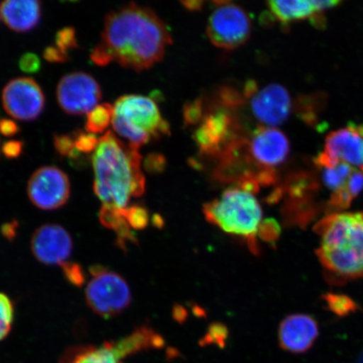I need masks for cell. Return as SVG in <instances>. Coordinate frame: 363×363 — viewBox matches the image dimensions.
Here are the masks:
<instances>
[{"mask_svg":"<svg viewBox=\"0 0 363 363\" xmlns=\"http://www.w3.org/2000/svg\"><path fill=\"white\" fill-rule=\"evenodd\" d=\"M290 151L287 136L276 127L257 126L245 142L244 156L258 184L275 181L277 167L287 160Z\"/></svg>","mask_w":363,"mask_h":363,"instance_id":"obj_6","label":"cell"},{"mask_svg":"<svg viewBox=\"0 0 363 363\" xmlns=\"http://www.w3.org/2000/svg\"><path fill=\"white\" fill-rule=\"evenodd\" d=\"M13 307L11 299L0 293V340L6 338L11 330Z\"/></svg>","mask_w":363,"mask_h":363,"instance_id":"obj_20","label":"cell"},{"mask_svg":"<svg viewBox=\"0 0 363 363\" xmlns=\"http://www.w3.org/2000/svg\"><path fill=\"white\" fill-rule=\"evenodd\" d=\"M90 272L92 279L86 288L85 298L95 314L110 319L129 307L130 290L121 276L102 266L91 267Z\"/></svg>","mask_w":363,"mask_h":363,"instance_id":"obj_8","label":"cell"},{"mask_svg":"<svg viewBox=\"0 0 363 363\" xmlns=\"http://www.w3.org/2000/svg\"><path fill=\"white\" fill-rule=\"evenodd\" d=\"M42 16V3L36 0H7L0 6V17L16 33L35 28Z\"/></svg>","mask_w":363,"mask_h":363,"instance_id":"obj_18","label":"cell"},{"mask_svg":"<svg viewBox=\"0 0 363 363\" xmlns=\"http://www.w3.org/2000/svg\"><path fill=\"white\" fill-rule=\"evenodd\" d=\"M23 143L20 140H9L2 147L4 155L8 158H16L22 152Z\"/></svg>","mask_w":363,"mask_h":363,"instance_id":"obj_30","label":"cell"},{"mask_svg":"<svg viewBox=\"0 0 363 363\" xmlns=\"http://www.w3.org/2000/svg\"><path fill=\"white\" fill-rule=\"evenodd\" d=\"M91 162L94 190L102 208L125 211L131 198L143 194L145 177L139 149L122 142L112 131L99 138Z\"/></svg>","mask_w":363,"mask_h":363,"instance_id":"obj_2","label":"cell"},{"mask_svg":"<svg viewBox=\"0 0 363 363\" xmlns=\"http://www.w3.org/2000/svg\"><path fill=\"white\" fill-rule=\"evenodd\" d=\"M62 267L69 282L78 286L84 283V274L79 265L75 264V263L66 262Z\"/></svg>","mask_w":363,"mask_h":363,"instance_id":"obj_27","label":"cell"},{"mask_svg":"<svg viewBox=\"0 0 363 363\" xmlns=\"http://www.w3.org/2000/svg\"><path fill=\"white\" fill-rule=\"evenodd\" d=\"M55 43V47L68 55V52L70 50L78 48L74 28L65 27V28L59 30L56 35Z\"/></svg>","mask_w":363,"mask_h":363,"instance_id":"obj_24","label":"cell"},{"mask_svg":"<svg viewBox=\"0 0 363 363\" xmlns=\"http://www.w3.org/2000/svg\"><path fill=\"white\" fill-rule=\"evenodd\" d=\"M43 57L50 62H65L68 60V55L63 53L56 47H48L44 50Z\"/></svg>","mask_w":363,"mask_h":363,"instance_id":"obj_31","label":"cell"},{"mask_svg":"<svg viewBox=\"0 0 363 363\" xmlns=\"http://www.w3.org/2000/svg\"><path fill=\"white\" fill-rule=\"evenodd\" d=\"M339 1H306V0H289V1H270L267 8L276 21L282 24L311 19L315 24L322 23L320 15L331 7L337 6Z\"/></svg>","mask_w":363,"mask_h":363,"instance_id":"obj_17","label":"cell"},{"mask_svg":"<svg viewBox=\"0 0 363 363\" xmlns=\"http://www.w3.org/2000/svg\"><path fill=\"white\" fill-rule=\"evenodd\" d=\"M325 301L328 303L330 310L340 316L350 314L357 308L356 303L350 298L344 295L328 294L325 296Z\"/></svg>","mask_w":363,"mask_h":363,"instance_id":"obj_21","label":"cell"},{"mask_svg":"<svg viewBox=\"0 0 363 363\" xmlns=\"http://www.w3.org/2000/svg\"><path fill=\"white\" fill-rule=\"evenodd\" d=\"M320 238L317 255L331 275L342 279L363 277V212L335 213L316 225Z\"/></svg>","mask_w":363,"mask_h":363,"instance_id":"obj_3","label":"cell"},{"mask_svg":"<svg viewBox=\"0 0 363 363\" xmlns=\"http://www.w3.org/2000/svg\"><path fill=\"white\" fill-rule=\"evenodd\" d=\"M322 175H323L324 184L326 187L333 191V194L337 193L346 187L347 180L350 178V177L346 178L340 174L337 167L323 169Z\"/></svg>","mask_w":363,"mask_h":363,"instance_id":"obj_23","label":"cell"},{"mask_svg":"<svg viewBox=\"0 0 363 363\" xmlns=\"http://www.w3.org/2000/svg\"><path fill=\"white\" fill-rule=\"evenodd\" d=\"M112 125L117 134L138 149L170 133L169 122L162 117L156 102L143 95L118 99L113 104Z\"/></svg>","mask_w":363,"mask_h":363,"instance_id":"obj_5","label":"cell"},{"mask_svg":"<svg viewBox=\"0 0 363 363\" xmlns=\"http://www.w3.org/2000/svg\"><path fill=\"white\" fill-rule=\"evenodd\" d=\"M31 251L39 262L62 266L72 250V240L62 226L47 224L36 230L31 238Z\"/></svg>","mask_w":363,"mask_h":363,"instance_id":"obj_15","label":"cell"},{"mask_svg":"<svg viewBox=\"0 0 363 363\" xmlns=\"http://www.w3.org/2000/svg\"><path fill=\"white\" fill-rule=\"evenodd\" d=\"M211 223L229 234L246 238L252 249L261 226L262 211L254 193L242 187L227 189L219 199L203 206Z\"/></svg>","mask_w":363,"mask_h":363,"instance_id":"obj_4","label":"cell"},{"mask_svg":"<svg viewBox=\"0 0 363 363\" xmlns=\"http://www.w3.org/2000/svg\"><path fill=\"white\" fill-rule=\"evenodd\" d=\"M186 7L189 9V10L196 11L198 8L202 6V2L199 1H190V2H184L183 3Z\"/></svg>","mask_w":363,"mask_h":363,"instance_id":"obj_33","label":"cell"},{"mask_svg":"<svg viewBox=\"0 0 363 363\" xmlns=\"http://www.w3.org/2000/svg\"><path fill=\"white\" fill-rule=\"evenodd\" d=\"M113 106L110 104H99L87 113L85 129L87 133L97 135L101 134L108 125L112 124Z\"/></svg>","mask_w":363,"mask_h":363,"instance_id":"obj_19","label":"cell"},{"mask_svg":"<svg viewBox=\"0 0 363 363\" xmlns=\"http://www.w3.org/2000/svg\"><path fill=\"white\" fill-rule=\"evenodd\" d=\"M259 233L263 239L274 240L279 235L280 228L274 220H266L261 225Z\"/></svg>","mask_w":363,"mask_h":363,"instance_id":"obj_29","label":"cell"},{"mask_svg":"<svg viewBox=\"0 0 363 363\" xmlns=\"http://www.w3.org/2000/svg\"><path fill=\"white\" fill-rule=\"evenodd\" d=\"M75 140V147L81 153H89L96 150L99 144V140L96 135L91 133H84L83 131L74 135Z\"/></svg>","mask_w":363,"mask_h":363,"instance_id":"obj_26","label":"cell"},{"mask_svg":"<svg viewBox=\"0 0 363 363\" xmlns=\"http://www.w3.org/2000/svg\"><path fill=\"white\" fill-rule=\"evenodd\" d=\"M242 98L257 126L276 127L284 123L292 111L289 91L278 84L258 87L255 82L245 85Z\"/></svg>","mask_w":363,"mask_h":363,"instance_id":"obj_9","label":"cell"},{"mask_svg":"<svg viewBox=\"0 0 363 363\" xmlns=\"http://www.w3.org/2000/svg\"><path fill=\"white\" fill-rule=\"evenodd\" d=\"M319 328L314 318L305 314L286 317L280 324L279 340L281 347L293 353H303L314 345Z\"/></svg>","mask_w":363,"mask_h":363,"instance_id":"obj_16","label":"cell"},{"mask_svg":"<svg viewBox=\"0 0 363 363\" xmlns=\"http://www.w3.org/2000/svg\"><path fill=\"white\" fill-rule=\"evenodd\" d=\"M125 216L131 228L143 229L148 222V213L140 206H131L125 211Z\"/></svg>","mask_w":363,"mask_h":363,"instance_id":"obj_25","label":"cell"},{"mask_svg":"<svg viewBox=\"0 0 363 363\" xmlns=\"http://www.w3.org/2000/svg\"><path fill=\"white\" fill-rule=\"evenodd\" d=\"M171 43L169 29L157 13L130 3L108 13L101 42L90 57L98 66L116 62L140 72L160 62Z\"/></svg>","mask_w":363,"mask_h":363,"instance_id":"obj_1","label":"cell"},{"mask_svg":"<svg viewBox=\"0 0 363 363\" xmlns=\"http://www.w3.org/2000/svg\"><path fill=\"white\" fill-rule=\"evenodd\" d=\"M162 340L154 331L142 328L116 342L101 347L81 346L68 349L60 363H123L131 354L151 347H161Z\"/></svg>","mask_w":363,"mask_h":363,"instance_id":"obj_7","label":"cell"},{"mask_svg":"<svg viewBox=\"0 0 363 363\" xmlns=\"http://www.w3.org/2000/svg\"><path fill=\"white\" fill-rule=\"evenodd\" d=\"M4 111L16 120L30 121L43 113L45 96L42 89L30 78L9 82L2 93Z\"/></svg>","mask_w":363,"mask_h":363,"instance_id":"obj_14","label":"cell"},{"mask_svg":"<svg viewBox=\"0 0 363 363\" xmlns=\"http://www.w3.org/2000/svg\"><path fill=\"white\" fill-rule=\"evenodd\" d=\"M70 181L65 172L56 167L36 170L27 185L30 201L40 210L52 211L67 203L70 196Z\"/></svg>","mask_w":363,"mask_h":363,"instance_id":"obj_13","label":"cell"},{"mask_svg":"<svg viewBox=\"0 0 363 363\" xmlns=\"http://www.w3.org/2000/svg\"><path fill=\"white\" fill-rule=\"evenodd\" d=\"M59 106L69 115H84L99 106L101 86L92 76L77 72L65 75L57 89Z\"/></svg>","mask_w":363,"mask_h":363,"instance_id":"obj_12","label":"cell"},{"mask_svg":"<svg viewBox=\"0 0 363 363\" xmlns=\"http://www.w3.org/2000/svg\"><path fill=\"white\" fill-rule=\"evenodd\" d=\"M19 131V126L12 120L1 118L0 119V133L7 138H11Z\"/></svg>","mask_w":363,"mask_h":363,"instance_id":"obj_32","label":"cell"},{"mask_svg":"<svg viewBox=\"0 0 363 363\" xmlns=\"http://www.w3.org/2000/svg\"><path fill=\"white\" fill-rule=\"evenodd\" d=\"M54 147L61 156L67 157L72 160H77L82 155L75 147L74 135H54Z\"/></svg>","mask_w":363,"mask_h":363,"instance_id":"obj_22","label":"cell"},{"mask_svg":"<svg viewBox=\"0 0 363 363\" xmlns=\"http://www.w3.org/2000/svg\"><path fill=\"white\" fill-rule=\"evenodd\" d=\"M340 162L363 172V125L351 123L329 134L324 151L315 160L320 169L334 167Z\"/></svg>","mask_w":363,"mask_h":363,"instance_id":"obj_11","label":"cell"},{"mask_svg":"<svg viewBox=\"0 0 363 363\" xmlns=\"http://www.w3.org/2000/svg\"><path fill=\"white\" fill-rule=\"evenodd\" d=\"M215 4L206 29L211 42L225 50L237 49L246 43L252 33V20L247 12L234 3Z\"/></svg>","mask_w":363,"mask_h":363,"instance_id":"obj_10","label":"cell"},{"mask_svg":"<svg viewBox=\"0 0 363 363\" xmlns=\"http://www.w3.org/2000/svg\"><path fill=\"white\" fill-rule=\"evenodd\" d=\"M40 60L38 56L34 53H26L23 55L19 62L21 70L26 74H35L40 70Z\"/></svg>","mask_w":363,"mask_h":363,"instance_id":"obj_28","label":"cell"}]
</instances>
